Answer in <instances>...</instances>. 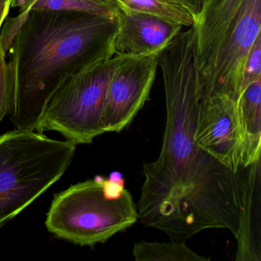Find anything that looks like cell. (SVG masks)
<instances>
[{
    "mask_svg": "<svg viewBox=\"0 0 261 261\" xmlns=\"http://www.w3.org/2000/svg\"><path fill=\"white\" fill-rule=\"evenodd\" d=\"M166 123L159 158L143 166L138 218L185 241L201 230L241 227L247 167L232 172L195 141L199 105L197 33L181 31L158 53Z\"/></svg>",
    "mask_w": 261,
    "mask_h": 261,
    "instance_id": "6da1fadb",
    "label": "cell"
},
{
    "mask_svg": "<svg viewBox=\"0 0 261 261\" xmlns=\"http://www.w3.org/2000/svg\"><path fill=\"white\" fill-rule=\"evenodd\" d=\"M117 25V19L89 13L30 10L8 53L16 129L36 130L64 81L115 56Z\"/></svg>",
    "mask_w": 261,
    "mask_h": 261,
    "instance_id": "7a4b0ae2",
    "label": "cell"
},
{
    "mask_svg": "<svg viewBox=\"0 0 261 261\" xmlns=\"http://www.w3.org/2000/svg\"><path fill=\"white\" fill-rule=\"evenodd\" d=\"M76 146L33 129L0 136V229L62 178Z\"/></svg>",
    "mask_w": 261,
    "mask_h": 261,
    "instance_id": "3957f363",
    "label": "cell"
},
{
    "mask_svg": "<svg viewBox=\"0 0 261 261\" xmlns=\"http://www.w3.org/2000/svg\"><path fill=\"white\" fill-rule=\"evenodd\" d=\"M103 180L97 176L55 195L45 221L48 231L72 244L94 247L134 225L138 212L132 195L124 189L120 198H107Z\"/></svg>",
    "mask_w": 261,
    "mask_h": 261,
    "instance_id": "277c9868",
    "label": "cell"
},
{
    "mask_svg": "<svg viewBox=\"0 0 261 261\" xmlns=\"http://www.w3.org/2000/svg\"><path fill=\"white\" fill-rule=\"evenodd\" d=\"M121 56L115 55L70 76L47 102L36 130H53L75 145L90 144L105 134L108 86Z\"/></svg>",
    "mask_w": 261,
    "mask_h": 261,
    "instance_id": "5b68a950",
    "label": "cell"
},
{
    "mask_svg": "<svg viewBox=\"0 0 261 261\" xmlns=\"http://www.w3.org/2000/svg\"><path fill=\"white\" fill-rule=\"evenodd\" d=\"M260 22L261 0H244L210 68L199 77L201 97L227 94L240 97L243 68L252 45L260 35Z\"/></svg>",
    "mask_w": 261,
    "mask_h": 261,
    "instance_id": "8992f818",
    "label": "cell"
},
{
    "mask_svg": "<svg viewBox=\"0 0 261 261\" xmlns=\"http://www.w3.org/2000/svg\"><path fill=\"white\" fill-rule=\"evenodd\" d=\"M158 66V53L121 56L108 86L105 133H120L134 120L149 100Z\"/></svg>",
    "mask_w": 261,
    "mask_h": 261,
    "instance_id": "52a82bcc",
    "label": "cell"
},
{
    "mask_svg": "<svg viewBox=\"0 0 261 261\" xmlns=\"http://www.w3.org/2000/svg\"><path fill=\"white\" fill-rule=\"evenodd\" d=\"M239 97L221 94L201 97L195 139L197 144L233 172L241 165Z\"/></svg>",
    "mask_w": 261,
    "mask_h": 261,
    "instance_id": "ba28073f",
    "label": "cell"
},
{
    "mask_svg": "<svg viewBox=\"0 0 261 261\" xmlns=\"http://www.w3.org/2000/svg\"><path fill=\"white\" fill-rule=\"evenodd\" d=\"M114 51L119 56H145L161 51L181 31L176 22L142 12L119 9Z\"/></svg>",
    "mask_w": 261,
    "mask_h": 261,
    "instance_id": "9c48e42d",
    "label": "cell"
},
{
    "mask_svg": "<svg viewBox=\"0 0 261 261\" xmlns=\"http://www.w3.org/2000/svg\"><path fill=\"white\" fill-rule=\"evenodd\" d=\"M244 0H205L194 25L199 77H202L233 27Z\"/></svg>",
    "mask_w": 261,
    "mask_h": 261,
    "instance_id": "30bf717a",
    "label": "cell"
},
{
    "mask_svg": "<svg viewBox=\"0 0 261 261\" xmlns=\"http://www.w3.org/2000/svg\"><path fill=\"white\" fill-rule=\"evenodd\" d=\"M260 160L247 167L241 227L237 235L236 260L261 259Z\"/></svg>",
    "mask_w": 261,
    "mask_h": 261,
    "instance_id": "8fae6325",
    "label": "cell"
},
{
    "mask_svg": "<svg viewBox=\"0 0 261 261\" xmlns=\"http://www.w3.org/2000/svg\"><path fill=\"white\" fill-rule=\"evenodd\" d=\"M241 165L246 168L260 160L261 77L244 90L238 100Z\"/></svg>",
    "mask_w": 261,
    "mask_h": 261,
    "instance_id": "7c38bea8",
    "label": "cell"
},
{
    "mask_svg": "<svg viewBox=\"0 0 261 261\" xmlns=\"http://www.w3.org/2000/svg\"><path fill=\"white\" fill-rule=\"evenodd\" d=\"M121 8L153 15L183 27L195 24V15L182 0H115Z\"/></svg>",
    "mask_w": 261,
    "mask_h": 261,
    "instance_id": "4fadbf2b",
    "label": "cell"
},
{
    "mask_svg": "<svg viewBox=\"0 0 261 261\" xmlns=\"http://www.w3.org/2000/svg\"><path fill=\"white\" fill-rule=\"evenodd\" d=\"M133 253L137 261H207L183 242H139L134 244Z\"/></svg>",
    "mask_w": 261,
    "mask_h": 261,
    "instance_id": "5bb4252c",
    "label": "cell"
},
{
    "mask_svg": "<svg viewBox=\"0 0 261 261\" xmlns=\"http://www.w3.org/2000/svg\"><path fill=\"white\" fill-rule=\"evenodd\" d=\"M120 6L114 0H35L30 10H56L89 13L117 19Z\"/></svg>",
    "mask_w": 261,
    "mask_h": 261,
    "instance_id": "9a60e30c",
    "label": "cell"
},
{
    "mask_svg": "<svg viewBox=\"0 0 261 261\" xmlns=\"http://www.w3.org/2000/svg\"><path fill=\"white\" fill-rule=\"evenodd\" d=\"M261 35L252 45L243 68L240 95L250 84L261 77Z\"/></svg>",
    "mask_w": 261,
    "mask_h": 261,
    "instance_id": "2e32d148",
    "label": "cell"
},
{
    "mask_svg": "<svg viewBox=\"0 0 261 261\" xmlns=\"http://www.w3.org/2000/svg\"><path fill=\"white\" fill-rule=\"evenodd\" d=\"M7 56L0 44V123L6 116L11 114L13 107V94L9 79Z\"/></svg>",
    "mask_w": 261,
    "mask_h": 261,
    "instance_id": "e0dca14e",
    "label": "cell"
},
{
    "mask_svg": "<svg viewBox=\"0 0 261 261\" xmlns=\"http://www.w3.org/2000/svg\"><path fill=\"white\" fill-rule=\"evenodd\" d=\"M30 12H19L15 17L6 19L0 29V44L6 56L8 55L15 38L28 18Z\"/></svg>",
    "mask_w": 261,
    "mask_h": 261,
    "instance_id": "ac0fdd59",
    "label": "cell"
},
{
    "mask_svg": "<svg viewBox=\"0 0 261 261\" xmlns=\"http://www.w3.org/2000/svg\"><path fill=\"white\" fill-rule=\"evenodd\" d=\"M125 181L123 178L119 181L105 178L103 181V192L105 196L110 199H116L120 198L124 190Z\"/></svg>",
    "mask_w": 261,
    "mask_h": 261,
    "instance_id": "d6986e66",
    "label": "cell"
},
{
    "mask_svg": "<svg viewBox=\"0 0 261 261\" xmlns=\"http://www.w3.org/2000/svg\"><path fill=\"white\" fill-rule=\"evenodd\" d=\"M11 0H0V29L3 23L8 17L9 12H10Z\"/></svg>",
    "mask_w": 261,
    "mask_h": 261,
    "instance_id": "ffe728a7",
    "label": "cell"
},
{
    "mask_svg": "<svg viewBox=\"0 0 261 261\" xmlns=\"http://www.w3.org/2000/svg\"><path fill=\"white\" fill-rule=\"evenodd\" d=\"M183 2L189 7L195 15L196 18L197 14L199 13L203 4L205 2V0H182Z\"/></svg>",
    "mask_w": 261,
    "mask_h": 261,
    "instance_id": "44dd1931",
    "label": "cell"
},
{
    "mask_svg": "<svg viewBox=\"0 0 261 261\" xmlns=\"http://www.w3.org/2000/svg\"><path fill=\"white\" fill-rule=\"evenodd\" d=\"M121 178H122L121 174L119 173V172H114L111 174L109 179L113 180V181H119Z\"/></svg>",
    "mask_w": 261,
    "mask_h": 261,
    "instance_id": "7402d4cb",
    "label": "cell"
}]
</instances>
